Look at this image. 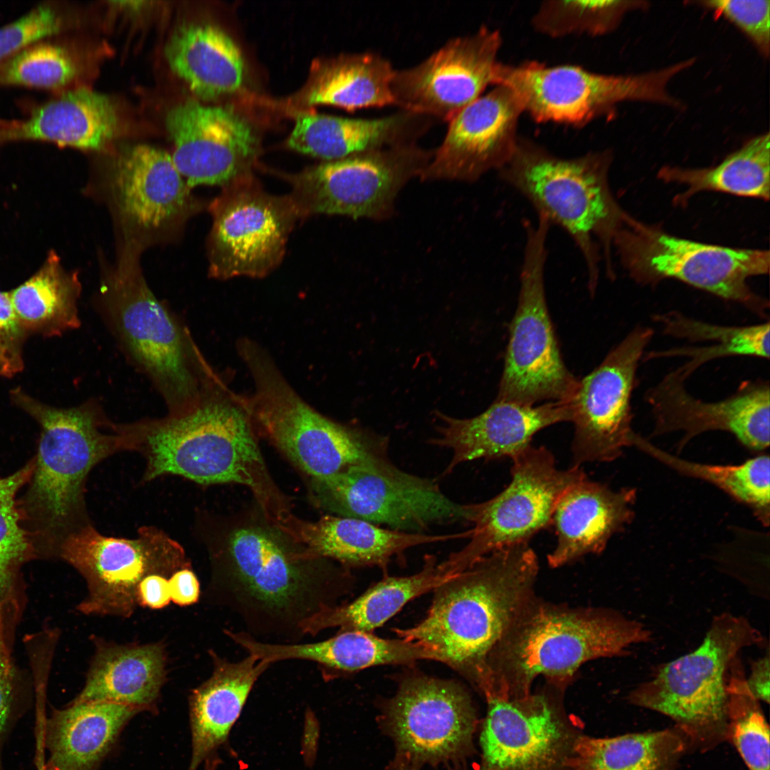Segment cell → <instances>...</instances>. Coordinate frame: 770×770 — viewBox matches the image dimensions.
Here are the masks:
<instances>
[{
    "label": "cell",
    "instance_id": "1",
    "mask_svg": "<svg viewBox=\"0 0 770 770\" xmlns=\"http://www.w3.org/2000/svg\"><path fill=\"white\" fill-rule=\"evenodd\" d=\"M227 525L210 548L213 583L256 635H304V624L347 591L346 570L310 553L262 513Z\"/></svg>",
    "mask_w": 770,
    "mask_h": 770
},
{
    "label": "cell",
    "instance_id": "2",
    "mask_svg": "<svg viewBox=\"0 0 770 770\" xmlns=\"http://www.w3.org/2000/svg\"><path fill=\"white\" fill-rule=\"evenodd\" d=\"M13 399L38 423L32 475L18 498L23 525L38 559L58 558L63 542L90 524L85 487L93 468L121 451H135L125 423H115L96 399L72 408L43 404L20 389Z\"/></svg>",
    "mask_w": 770,
    "mask_h": 770
},
{
    "label": "cell",
    "instance_id": "3",
    "mask_svg": "<svg viewBox=\"0 0 770 770\" xmlns=\"http://www.w3.org/2000/svg\"><path fill=\"white\" fill-rule=\"evenodd\" d=\"M146 460L143 479L177 475L203 485L237 483L252 493L263 515L280 525L290 505L261 453L244 395L222 388L190 411L130 423Z\"/></svg>",
    "mask_w": 770,
    "mask_h": 770
},
{
    "label": "cell",
    "instance_id": "4",
    "mask_svg": "<svg viewBox=\"0 0 770 770\" xmlns=\"http://www.w3.org/2000/svg\"><path fill=\"white\" fill-rule=\"evenodd\" d=\"M538 570L527 543L494 551L437 586L421 622L394 632L437 652L442 663L481 693L488 657L535 595Z\"/></svg>",
    "mask_w": 770,
    "mask_h": 770
},
{
    "label": "cell",
    "instance_id": "5",
    "mask_svg": "<svg viewBox=\"0 0 770 770\" xmlns=\"http://www.w3.org/2000/svg\"><path fill=\"white\" fill-rule=\"evenodd\" d=\"M651 639L642 623L616 610L570 607L535 595L491 651L481 694L486 701L525 697L540 676L566 689L584 663L622 656Z\"/></svg>",
    "mask_w": 770,
    "mask_h": 770
},
{
    "label": "cell",
    "instance_id": "6",
    "mask_svg": "<svg viewBox=\"0 0 770 770\" xmlns=\"http://www.w3.org/2000/svg\"><path fill=\"white\" fill-rule=\"evenodd\" d=\"M102 285L100 314L125 355L161 395L168 415L190 411L227 385L138 269L125 264Z\"/></svg>",
    "mask_w": 770,
    "mask_h": 770
},
{
    "label": "cell",
    "instance_id": "7",
    "mask_svg": "<svg viewBox=\"0 0 770 770\" xmlns=\"http://www.w3.org/2000/svg\"><path fill=\"white\" fill-rule=\"evenodd\" d=\"M612 160L608 150L563 158L519 137L512 156L498 170L502 180L530 202L539 217L571 237L585 262L591 292L599 277L600 250L611 268L614 237L630 217L610 187Z\"/></svg>",
    "mask_w": 770,
    "mask_h": 770
},
{
    "label": "cell",
    "instance_id": "8",
    "mask_svg": "<svg viewBox=\"0 0 770 770\" xmlns=\"http://www.w3.org/2000/svg\"><path fill=\"white\" fill-rule=\"evenodd\" d=\"M236 350L252 379L244 400L257 434L311 479L388 456L386 438L334 421L307 403L260 344L240 337Z\"/></svg>",
    "mask_w": 770,
    "mask_h": 770
},
{
    "label": "cell",
    "instance_id": "9",
    "mask_svg": "<svg viewBox=\"0 0 770 770\" xmlns=\"http://www.w3.org/2000/svg\"><path fill=\"white\" fill-rule=\"evenodd\" d=\"M763 641L746 617L714 616L696 650L661 664L627 699L674 720L692 750L709 751L727 741V673L743 649Z\"/></svg>",
    "mask_w": 770,
    "mask_h": 770
},
{
    "label": "cell",
    "instance_id": "10",
    "mask_svg": "<svg viewBox=\"0 0 770 770\" xmlns=\"http://www.w3.org/2000/svg\"><path fill=\"white\" fill-rule=\"evenodd\" d=\"M693 59L639 75H609L575 65L548 66L536 61L518 65L499 62L495 85L510 89L523 113L537 123L582 127L611 113L627 101L675 105L667 91L672 78Z\"/></svg>",
    "mask_w": 770,
    "mask_h": 770
},
{
    "label": "cell",
    "instance_id": "11",
    "mask_svg": "<svg viewBox=\"0 0 770 770\" xmlns=\"http://www.w3.org/2000/svg\"><path fill=\"white\" fill-rule=\"evenodd\" d=\"M550 227L543 218L536 225L525 222L518 301L497 401L531 406L570 401L578 385L561 356L546 302L544 272Z\"/></svg>",
    "mask_w": 770,
    "mask_h": 770
},
{
    "label": "cell",
    "instance_id": "12",
    "mask_svg": "<svg viewBox=\"0 0 770 770\" xmlns=\"http://www.w3.org/2000/svg\"><path fill=\"white\" fill-rule=\"evenodd\" d=\"M612 245L631 277L643 284L671 278L739 302L768 318V302L747 279L768 273V250L732 248L675 237L630 217Z\"/></svg>",
    "mask_w": 770,
    "mask_h": 770
},
{
    "label": "cell",
    "instance_id": "13",
    "mask_svg": "<svg viewBox=\"0 0 770 770\" xmlns=\"http://www.w3.org/2000/svg\"><path fill=\"white\" fill-rule=\"evenodd\" d=\"M314 503L334 515L386 525L391 530L424 533L434 525L470 524L471 504L446 496L433 480L407 473L388 456L312 478Z\"/></svg>",
    "mask_w": 770,
    "mask_h": 770
},
{
    "label": "cell",
    "instance_id": "14",
    "mask_svg": "<svg viewBox=\"0 0 770 770\" xmlns=\"http://www.w3.org/2000/svg\"><path fill=\"white\" fill-rule=\"evenodd\" d=\"M134 539L106 536L90 523L63 542L58 558L73 566L87 585L78 611L130 617L139 605L138 586L145 578H170L190 567L183 547L163 530L142 527Z\"/></svg>",
    "mask_w": 770,
    "mask_h": 770
},
{
    "label": "cell",
    "instance_id": "15",
    "mask_svg": "<svg viewBox=\"0 0 770 770\" xmlns=\"http://www.w3.org/2000/svg\"><path fill=\"white\" fill-rule=\"evenodd\" d=\"M511 460L508 486L488 500L471 503L469 542L446 559L457 572L494 551L528 543L550 526L554 508L565 491L587 477L579 466L558 468L544 446L530 445Z\"/></svg>",
    "mask_w": 770,
    "mask_h": 770
},
{
    "label": "cell",
    "instance_id": "16",
    "mask_svg": "<svg viewBox=\"0 0 770 770\" xmlns=\"http://www.w3.org/2000/svg\"><path fill=\"white\" fill-rule=\"evenodd\" d=\"M433 152L416 143L355 154L287 176L300 217L324 213L381 220L403 186L420 176Z\"/></svg>",
    "mask_w": 770,
    "mask_h": 770
},
{
    "label": "cell",
    "instance_id": "17",
    "mask_svg": "<svg viewBox=\"0 0 770 770\" xmlns=\"http://www.w3.org/2000/svg\"><path fill=\"white\" fill-rule=\"evenodd\" d=\"M211 211L210 274L219 279L270 274L300 217L290 195L268 194L252 174L224 187Z\"/></svg>",
    "mask_w": 770,
    "mask_h": 770
},
{
    "label": "cell",
    "instance_id": "18",
    "mask_svg": "<svg viewBox=\"0 0 770 770\" xmlns=\"http://www.w3.org/2000/svg\"><path fill=\"white\" fill-rule=\"evenodd\" d=\"M401 674L396 694L384 702L382 717L401 754L434 764L469 749L476 717L470 695L454 680L427 675L413 666Z\"/></svg>",
    "mask_w": 770,
    "mask_h": 770
},
{
    "label": "cell",
    "instance_id": "19",
    "mask_svg": "<svg viewBox=\"0 0 770 770\" xmlns=\"http://www.w3.org/2000/svg\"><path fill=\"white\" fill-rule=\"evenodd\" d=\"M652 336L651 328L635 327L578 381L573 399L574 465L610 462L632 446L631 394L639 362Z\"/></svg>",
    "mask_w": 770,
    "mask_h": 770
},
{
    "label": "cell",
    "instance_id": "20",
    "mask_svg": "<svg viewBox=\"0 0 770 770\" xmlns=\"http://www.w3.org/2000/svg\"><path fill=\"white\" fill-rule=\"evenodd\" d=\"M502 36L481 26L448 41L420 63L395 70L391 90L401 110L449 121L495 84Z\"/></svg>",
    "mask_w": 770,
    "mask_h": 770
},
{
    "label": "cell",
    "instance_id": "21",
    "mask_svg": "<svg viewBox=\"0 0 770 770\" xmlns=\"http://www.w3.org/2000/svg\"><path fill=\"white\" fill-rule=\"evenodd\" d=\"M165 125L174 144L173 163L190 188L226 187L252 174L257 138L231 109L187 101L168 111Z\"/></svg>",
    "mask_w": 770,
    "mask_h": 770
},
{
    "label": "cell",
    "instance_id": "22",
    "mask_svg": "<svg viewBox=\"0 0 770 770\" xmlns=\"http://www.w3.org/2000/svg\"><path fill=\"white\" fill-rule=\"evenodd\" d=\"M543 690L515 699L487 700L481 734L483 770H558L565 766L570 741L554 693Z\"/></svg>",
    "mask_w": 770,
    "mask_h": 770
},
{
    "label": "cell",
    "instance_id": "23",
    "mask_svg": "<svg viewBox=\"0 0 770 770\" xmlns=\"http://www.w3.org/2000/svg\"><path fill=\"white\" fill-rule=\"evenodd\" d=\"M675 370L645 394L654 426L652 436L679 431L681 448L709 431H726L746 448L764 451L769 446L770 388L768 381L746 382L732 396L706 402L692 396Z\"/></svg>",
    "mask_w": 770,
    "mask_h": 770
},
{
    "label": "cell",
    "instance_id": "24",
    "mask_svg": "<svg viewBox=\"0 0 770 770\" xmlns=\"http://www.w3.org/2000/svg\"><path fill=\"white\" fill-rule=\"evenodd\" d=\"M523 113L514 93L496 85L448 121L442 143L419 177L473 182L490 170L498 171L515 149Z\"/></svg>",
    "mask_w": 770,
    "mask_h": 770
},
{
    "label": "cell",
    "instance_id": "25",
    "mask_svg": "<svg viewBox=\"0 0 770 770\" xmlns=\"http://www.w3.org/2000/svg\"><path fill=\"white\" fill-rule=\"evenodd\" d=\"M440 421L434 446L452 451V458L443 473H451L458 465L476 460L513 457L531 445L534 435L551 425L570 421L573 401H549L524 405L497 401L481 414L457 419L436 412Z\"/></svg>",
    "mask_w": 770,
    "mask_h": 770
},
{
    "label": "cell",
    "instance_id": "26",
    "mask_svg": "<svg viewBox=\"0 0 770 770\" xmlns=\"http://www.w3.org/2000/svg\"><path fill=\"white\" fill-rule=\"evenodd\" d=\"M636 491H614L587 477L568 487L558 499L551 518L557 543L548 564L558 568L589 554L601 553L610 538L634 518Z\"/></svg>",
    "mask_w": 770,
    "mask_h": 770
},
{
    "label": "cell",
    "instance_id": "27",
    "mask_svg": "<svg viewBox=\"0 0 770 770\" xmlns=\"http://www.w3.org/2000/svg\"><path fill=\"white\" fill-rule=\"evenodd\" d=\"M110 183L120 212L145 229L160 227L188 210L190 188L167 152L146 144L120 151Z\"/></svg>",
    "mask_w": 770,
    "mask_h": 770
},
{
    "label": "cell",
    "instance_id": "28",
    "mask_svg": "<svg viewBox=\"0 0 770 770\" xmlns=\"http://www.w3.org/2000/svg\"><path fill=\"white\" fill-rule=\"evenodd\" d=\"M279 528L314 555L337 561L346 568L376 566L384 571L394 556L409 548L469 535L468 530L445 535L398 531L334 515L307 521L292 514Z\"/></svg>",
    "mask_w": 770,
    "mask_h": 770
},
{
    "label": "cell",
    "instance_id": "29",
    "mask_svg": "<svg viewBox=\"0 0 770 770\" xmlns=\"http://www.w3.org/2000/svg\"><path fill=\"white\" fill-rule=\"evenodd\" d=\"M141 710L108 702H70L53 709L38 720L36 766L45 761L54 770H96L115 743L120 732Z\"/></svg>",
    "mask_w": 770,
    "mask_h": 770
},
{
    "label": "cell",
    "instance_id": "30",
    "mask_svg": "<svg viewBox=\"0 0 770 770\" xmlns=\"http://www.w3.org/2000/svg\"><path fill=\"white\" fill-rule=\"evenodd\" d=\"M230 638L248 654L270 664L304 659L346 673L386 664L409 667L419 660L438 659L434 650L419 642L382 638L359 630L339 631L325 640L302 644L263 642L242 632H233Z\"/></svg>",
    "mask_w": 770,
    "mask_h": 770
},
{
    "label": "cell",
    "instance_id": "31",
    "mask_svg": "<svg viewBox=\"0 0 770 770\" xmlns=\"http://www.w3.org/2000/svg\"><path fill=\"white\" fill-rule=\"evenodd\" d=\"M429 117L405 110L374 119L302 113L288 139L299 153L329 161L355 154L416 143L431 125Z\"/></svg>",
    "mask_w": 770,
    "mask_h": 770
},
{
    "label": "cell",
    "instance_id": "32",
    "mask_svg": "<svg viewBox=\"0 0 770 770\" xmlns=\"http://www.w3.org/2000/svg\"><path fill=\"white\" fill-rule=\"evenodd\" d=\"M118 128V117L112 101L103 94L79 88L36 106L24 120L0 127V144L32 140L98 150L113 139Z\"/></svg>",
    "mask_w": 770,
    "mask_h": 770
},
{
    "label": "cell",
    "instance_id": "33",
    "mask_svg": "<svg viewBox=\"0 0 770 770\" xmlns=\"http://www.w3.org/2000/svg\"><path fill=\"white\" fill-rule=\"evenodd\" d=\"M212 657V674L190 697L192 756L188 770H197L227 742L253 686L271 664L250 654L238 662Z\"/></svg>",
    "mask_w": 770,
    "mask_h": 770
},
{
    "label": "cell",
    "instance_id": "34",
    "mask_svg": "<svg viewBox=\"0 0 770 770\" xmlns=\"http://www.w3.org/2000/svg\"><path fill=\"white\" fill-rule=\"evenodd\" d=\"M165 681L160 644L119 645L96 642L82 691L71 702H108L140 709L154 705Z\"/></svg>",
    "mask_w": 770,
    "mask_h": 770
},
{
    "label": "cell",
    "instance_id": "35",
    "mask_svg": "<svg viewBox=\"0 0 770 770\" xmlns=\"http://www.w3.org/2000/svg\"><path fill=\"white\" fill-rule=\"evenodd\" d=\"M172 71L203 100L233 93L242 86L245 63L234 41L217 26L185 25L165 46Z\"/></svg>",
    "mask_w": 770,
    "mask_h": 770
},
{
    "label": "cell",
    "instance_id": "36",
    "mask_svg": "<svg viewBox=\"0 0 770 770\" xmlns=\"http://www.w3.org/2000/svg\"><path fill=\"white\" fill-rule=\"evenodd\" d=\"M454 575L441 562L437 563L434 555H426L419 572L409 576H384L353 601L328 607L312 617L305 623L304 633L315 635L333 627L372 632L409 602Z\"/></svg>",
    "mask_w": 770,
    "mask_h": 770
},
{
    "label": "cell",
    "instance_id": "37",
    "mask_svg": "<svg viewBox=\"0 0 770 770\" xmlns=\"http://www.w3.org/2000/svg\"><path fill=\"white\" fill-rule=\"evenodd\" d=\"M692 750L676 726L611 738L580 736L573 741L565 766L570 770H676Z\"/></svg>",
    "mask_w": 770,
    "mask_h": 770
},
{
    "label": "cell",
    "instance_id": "38",
    "mask_svg": "<svg viewBox=\"0 0 770 770\" xmlns=\"http://www.w3.org/2000/svg\"><path fill=\"white\" fill-rule=\"evenodd\" d=\"M34 465L33 456L14 473L0 477V626L14 635L26 602L23 570L38 559L18 504Z\"/></svg>",
    "mask_w": 770,
    "mask_h": 770
},
{
    "label": "cell",
    "instance_id": "39",
    "mask_svg": "<svg viewBox=\"0 0 770 770\" xmlns=\"http://www.w3.org/2000/svg\"><path fill=\"white\" fill-rule=\"evenodd\" d=\"M395 70L378 53L342 56L327 63L307 93L309 105L346 111L395 105L391 83Z\"/></svg>",
    "mask_w": 770,
    "mask_h": 770
},
{
    "label": "cell",
    "instance_id": "40",
    "mask_svg": "<svg viewBox=\"0 0 770 770\" xmlns=\"http://www.w3.org/2000/svg\"><path fill=\"white\" fill-rule=\"evenodd\" d=\"M80 288L76 275L66 272L51 252L35 274L9 294L26 332L56 336L81 325L77 308Z\"/></svg>",
    "mask_w": 770,
    "mask_h": 770
},
{
    "label": "cell",
    "instance_id": "41",
    "mask_svg": "<svg viewBox=\"0 0 770 770\" xmlns=\"http://www.w3.org/2000/svg\"><path fill=\"white\" fill-rule=\"evenodd\" d=\"M769 139V133L751 139L714 167L702 169L664 167L659 171V177L666 182L687 186V190L678 196L679 202H684L692 195L704 190L767 200L770 183Z\"/></svg>",
    "mask_w": 770,
    "mask_h": 770
},
{
    "label": "cell",
    "instance_id": "42",
    "mask_svg": "<svg viewBox=\"0 0 770 770\" xmlns=\"http://www.w3.org/2000/svg\"><path fill=\"white\" fill-rule=\"evenodd\" d=\"M632 446L685 476L706 481L747 505L764 525L770 523V460L761 454L737 465L690 461L667 453L635 433Z\"/></svg>",
    "mask_w": 770,
    "mask_h": 770
},
{
    "label": "cell",
    "instance_id": "43",
    "mask_svg": "<svg viewBox=\"0 0 770 770\" xmlns=\"http://www.w3.org/2000/svg\"><path fill=\"white\" fill-rule=\"evenodd\" d=\"M639 2L615 0H549L541 2L531 18L538 34L550 38L597 36L615 29L625 14Z\"/></svg>",
    "mask_w": 770,
    "mask_h": 770
},
{
    "label": "cell",
    "instance_id": "44",
    "mask_svg": "<svg viewBox=\"0 0 770 770\" xmlns=\"http://www.w3.org/2000/svg\"><path fill=\"white\" fill-rule=\"evenodd\" d=\"M738 670L728 680L727 741L749 770H769V728L756 699Z\"/></svg>",
    "mask_w": 770,
    "mask_h": 770
},
{
    "label": "cell",
    "instance_id": "45",
    "mask_svg": "<svg viewBox=\"0 0 770 770\" xmlns=\"http://www.w3.org/2000/svg\"><path fill=\"white\" fill-rule=\"evenodd\" d=\"M653 319L668 336L692 342H712L728 346L734 356L769 358V321L756 325L727 327L704 322L675 312L656 314Z\"/></svg>",
    "mask_w": 770,
    "mask_h": 770
},
{
    "label": "cell",
    "instance_id": "46",
    "mask_svg": "<svg viewBox=\"0 0 770 770\" xmlns=\"http://www.w3.org/2000/svg\"><path fill=\"white\" fill-rule=\"evenodd\" d=\"M14 642L0 632V770L6 742L19 721L31 709L34 682L18 667L13 657Z\"/></svg>",
    "mask_w": 770,
    "mask_h": 770
},
{
    "label": "cell",
    "instance_id": "47",
    "mask_svg": "<svg viewBox=\"0 0 770 770\" xmlns=\"http://www.w3.org/2000/svg\"><path fill=\"white\" fill-rule=\"evenodd\" d=\"M63 14L51 3L41 4L22 16L0 27V62L28 46L60 33Z\"/></svg>",
    "mask_w": 770,
    "mask_h": 770
},
{
    "label": "cell",
    "instance_id": "48",
    "mask_svg": "<svg viewBox=\"0 0 770 770\" xmlns=\"http://www.w3.org/2000/svg\"><path fill=\"white\" fill-rule=\"evenodd\" d=\"M734 23L766 57L770 51V1L715 0L701 2Z\"/></svg>",
    "mask_w": 770,
    "mask_h": 770
},
{
    "label": "cell",
    "instance_id": "49",
    "mask_svg": "<svg viewBox=\"0 0 770 770\" xmlns=\"http://www.w3.org/2000/svg\"><path fill=\"white\" fill-rule=\"evenodd\" d=\"M26 331L14 312L9 292L0 291V374L11 376L23 369Z\"/></svg>",
    "mask_w": 770,
    "mask_h": 770
},
{
    "label": "cell",
    "instance_id": "50",
    "mask_svg": "<svg viewBox=\"0 0 770 770\" xmlns=\"http://www.w3.org/2000/svg\"><path fill=\"white\" fill-rule=\"evenodd\" d=\"M171 600L181 606L195 603L200 596V583L191 567L175 572L169 578Z\"/></svg>",
    "mask_w": 770,
    "mask_h": 770
},
{
    "label": "cell",
    "instance_id": "51",
    "mask_svg": "<svg viewBox=\"0 0 770 770\" xmlns=\"http://www.w3.org/2000/svg\"><path fill=\"white\" fill-rule=\"evenodd\" d=\"M168 578L158 574L145 578L138 586L139 605L152 609H160L168 605L171 600Z\"/></svg>",
    "mask_w": 770,
    "mask_h": 770
},
{
    "label": "cell",
    "instance_id": "52",
    "mask_svg": "<svg viewBox=\"0 0 770 770\" xmlns=\"http://www.w3.org/2000/svg\"><path fill=\"white\" fill-rule=\"evenodd\" d=\"M746 687L752 696L758 701L769 702V654L754 661L751 672L745 679Z\"/></svg>",
    "mask_w": 770,
    "mask_h": 770
},
{
    "label": "cell",
    "instance_id": "53",
    "mask_svg": "<svg viewBox=\"0 0 770 770\" xmlns=\"http://www.w3.org/2000/svg\"><path fill=\"white\" fill-rule=\"evenodd\" d=\"M16 120H6L0 119V127H9L14 125Z\"/></svg>",
    "mask_w": 770,
    "mask_h": 770
},
{
    "label": "cell",
    "instance_id": "54",
    "mask_svg": "<svg viewBox=\"0 0 770 770\" xmlns=\"http://www.w3.org/2000/svg\"><path fill=\"white\" fill-rule=\"evenodd\" d=\"M4 770V769H2ZM36 770H54L51 766L47 764L46 762L38 766H36Z\"/></svg>",
    "mask_w": 770,
    "mask_h": 770
},
{
    "label": "cell",
    "instance_id": "55",
    "mask_svg": "<svg viewBox=\"0 0 770 770\" xmlns=\"http://www.w3.org/2000/svg\"><path fill=\"white\" fill-rule=\"evenodd\" d=\"M404 770H410V769H404Z\"/></svg>",
    "mask_w": 770,
    "mask_h": 770
}]
</instances>
